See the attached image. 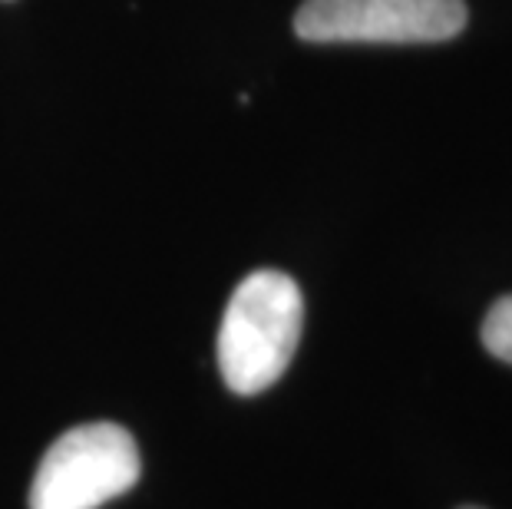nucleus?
<instances>
[{"mask_svg": "<svg viewBox=\"0 0 512 509\" xmlns=\"http://www.w3.org/2000/svg\"><path fill=\"white\" fill-rule=\"evenodd\" d=\"M463 27V0H304L294 14L308 43H440Z\"/></svg>", "mask_w": 512, "mask_h": 509, "instance_id": "3", "label": "nucleus"}, {"mask_svg": "<svg viewBox=\"0 0 512 509\" xmlns=\"http://www.w3.org/2000/svg\"><path fill=\"white\" fill-rule=\"evenodd\" d=\"M301 324L304 298L298 281L275 268L248 275L228 298L215 344L228 391L238 397L268 391L298 351Z\"/></svg>", "mask_w": 512, "mask_h": 509, "instance_id": "1", "label": "nucleus"}, {"mask_svg": "<svg viewBox=\"0 0 512 509\" xmlns=\"http://www.w3.org/2000/svg\"><path fill=\"white\" fill-rule=\"evenodd\" d=\"M143 473L133 433L110 420L70 427L43 453L30 509H100L129 493Z\"/></svg>", "mask_w": 512, "mask_h": 509, "instance_id": "2", "label": "nucleus"}, {"mask_svg": "<svg viewBox=\"0 0 512 509\" xmlns=\"http://www.w3.org/2000/svg\"><path fill=\"white\" fill-rule=\"evenodd\" d=\"M466 509H476V506H466Z\"/></svg>", "mask_w": 512, "mask_h": 509, "instance_id": "5", "label": "nucleus"}, {"mask_svg": "<svg viewBox=\"0 0 512 509\" xmlns=\"http://www.w3.org/2000/svg\"><path fill=\"white\" fill-rule=\"evenodd\" d=\"M483 344L499 361L512 364V295L499 298L483 321Z\"/></svg>", "mask_w": 512, "mask_h": 509, "instance_id": "4", "label": "nucleus"}]
</instances>
